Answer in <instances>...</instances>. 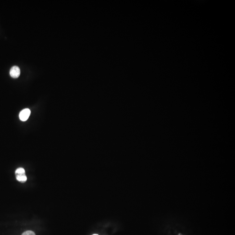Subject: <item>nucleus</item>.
I'll use <instances>...</instances> for the list:
<instances>
[{
	"instance_id": "20e7f679",
	"label": "nucleus",
	"mask_w": 235,
	"mask_h": 235,
	"mask_svg": "<svg viewBox=\"0 0 235 235\" xmlns=\"http://www.w3.org/2000/svg\"><path fill=\"white\" fill-rule=\"evenodd\" d=\"M22 235H36V234L33 231L28 230L24 232Z\"/></svg>"
},
{
	"instance_id": "f257e3e1",
	"label": "nucleus",
	"mask_w": 235,
	"mask_h": 235,
	"mask_svg": "<svg viewBox=\"0 0 235 235\" xmlns=\"http://www.w3.org/2000/svg\"><path fill=\"white\" fill-rule=\"evenodd\" d=\"M15 176L17 180L21 183H25L27 179L25 169L21 167L16 169L15 171Z\"/></svg>"
},
{
	"instance_id": "39448f33",
	"label": "nucleus",
	"mask_w": 235,
	"mask_h": 235,
	"mask_svg": "<svg viewBox=\"0 0 235 235\" xmlns=\"http://www.w3.org/2000/svg\"><path fill=\"white\" fill-rule=\"evenodd\" d=\"M99 235L96 234H94V235Z\"/></svg>"
},
{
	"instance_id": "7ed1b4c3",
	"label": "nucleus",
	"mask_w": 235,
	"mask_h": 235,
	"mask_svg": "<svg viewBox=\"0 0 235 235\" xmlns=\"http://www.w3.org/2000/svg\"><path fill=\"white\" fill-rule=\"evenodd\" d=\"M21 73L20 69L18 67L14 66L11 68L10 71V75L13 78H16L19 77Z\"/></svg>"
},
{
	"instance_id": "f03ea898",
	"label": "nucleus",
	"mask_w": 235,
	"mask_h": 235,
	"mask_svg": "<svg viewBox=\"0 0 235 235\" xmlns=\"http://www.w3.org/2000/svg\"><path fill=\"white\" fill-rule=\"evenodd\" d=\"M30 115V111L29 109H25L22 110L19 114V118L21 121L25 122L29 118Z\"/></svg>"
},
{
	"instance_id": "423d86ee",
	"label": "nucleus",
	"mask_w": 235,
	"mask_h": 235,
	"mask_svg": "<svg viewBox=\"0 0 235 235\" xmlns=\"http://www.w3.org/2000/svg\"><path fill=\"white\" fill-rule=\"evenodd\" d=\"M183 235L181 234H179V235Z\"/></svg>"
}]
</instances>
